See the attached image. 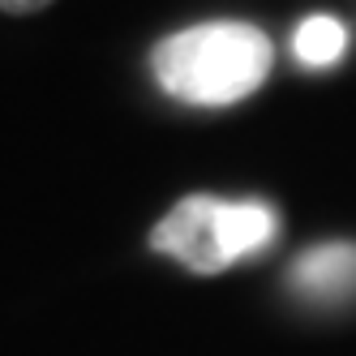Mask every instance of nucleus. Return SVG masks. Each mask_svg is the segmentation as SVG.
Instances as JSON below:
<instances>
[{
    "instance_id": "nucleus-1",
    "label": "nucleus",
    "mask_w": 356,
    "mask_h": 356,
    "mask_svg": "<svg viewBox=\"0 0 356 356\" xmlns=\"http://www.w3.org/2000/svg\"><path fill=\"white\" fill-rule=\"evenodd\" d=\"M270 39L249 22H202L155 43L150 69L159 86L197 108L241 104L266 82L270 73Z\"/></svg>"
},
{
    "instance_id": "nucleus-6",
    "label": "nucleus",
    "mask_w": 356,
    "mask_h": 356,
    "mask_svg": "<svg viewBox=\"0 0 356 356\" xmlns=\"http://www.w3.org/2000/svg\"><path fill=\"white\" fill-rule=\"evenodd\" d=\"M52 0H0V9L5 13H13V17H26V13H39V9H47Z\"/></svg>"
},
{
    "instance_id": "nucleus-5",
    "label": "nucleus",
    "mask_w": 356,
    "mask_h": 356,
    "mask_svg": "<svg viewBox=\"0 0 356 356\" xmlns=\"http://www.w3.org/2000/svg\"><path fill=\"white\" fill-rule=\"evenodd\" d=\"M343 47H348V31L339 26L335 17H305L300 22V31H296V56H300V65L322 69L330 60H339Z\"/></svg>"
},
{
    "instance_id": "nucleus-3",
    "label": "nucleus",
    "mask_w": 356,
    "mask_h": 356,
    "mask_svg": "<svg viewBox=\"0 0 356 356\" xmlns=\"http://www.w3.org/2000/svg\"><path fill=\"white\" fill-rule=\"evenodd\" d=\"M292 288L318 305H339L356 296V241H326L300 253L292 266Z\"/></svg>"
},
{
    "instance_id": "nucleus-4",
    "label": "nucleus",
    "mask_w": 356,
    "mask_h": 356,
    "mask_svg": "<svg viewBox=\"0 0 356 356\" xmlns=\"http://www.w3.org/2000/svg\"><path fill=\"white\" fill-rule=\"evenodd\" d=\"M275 211L266 202H219V245L227 253V262L253 258L258 249L275 241Z\"/></svg>"
},
{
    "instance_id": "nucleus-2",
    "label": "nucleus",
    "mask_w": 356,
    "mask_h": 356,
    "mask_svg": "<svg viewBox=\"0 0 356 356\" xmlns=\"http://www.w3.org/2000/svg\"><path fill=\"white\" fill-rule=\"evenodd\" d=\"M219 202L211 193H189L155 223L150 232V249L168 253L181 266H189L193 275H219L227 270V253L219 245Z\"/></svg>"
}]
</instances>
